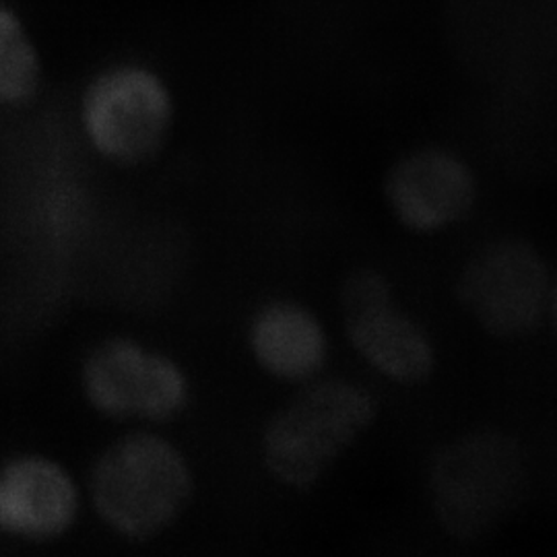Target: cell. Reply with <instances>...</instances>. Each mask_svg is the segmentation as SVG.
<instances>
[{
	"instance_id": "1",
	"label": "cell",
	"mask_w": 557,
	"mask_h": 557,
	"mask_svg": "<svg viewBox=\"0 0 557 557\" xmlns=\"http://www.w3.org/2000/svg\"><path fill=\"white\" fill-rule=\"evenodd\" d=\"M85 492L101 529L139 547L158 543L188 517L199 494V471L168 430L124 428L91 460Z\"/></svg>"
},
{
	"instance_id": "2",
	"label": "cell",
	"mask_w": 557,
	"mask_h": 557,
	"mask_svg": "<svg viewBox=\"0 0 557 557\" xmlns=\"http://www.w3.org/2000/svg\"><path fill=\"white\" fill-rule=\"evenodd\" d=\"M379 418V395L361 380L326 374L304 384L262 423L260 469L283 492H314Z\"/></svg>"
},
{
	"instance_id": "3",
	"label": "cell",
	"mask_w": 557,
	"mask_h": 557,
	"mask_svg": "<svg viewBox=\"0 0 557 557\" xmlns=\"http://www.w3.org/2000/svg\"><path fill=\"white\" fill-rule=\"evenodd\" d=\"M425 499L440 531L473 543L494 533L529 483L527 453L499 428H473L442 440L425 465Z\"/></svg>"
},
{
	"instance_id": "4",
	"label": "cell",
	"mask_w": 557,
	"mask_h": 557,
	"mask_svg": "<svg viewBox=\"0 0 557 557\" xmlns=\"http://www.w3.org/2000/svg\"><path fill=\"white\" fill-rule=\"evenodd\" d=\"M77 393L103 421L122 428H161L190 416L197 382L182 359L147 338L110 333L96 338L77 363Z\"/></svg>"
},
{
	"instance_id": "5",
	"label": "cell",
	"mask_w": 557,
	"mask_h": 557,
	"mask_svg": "<svg viewBox=\"0 0 557 557\" xmlns=\"http://www.w3.org/2000/svg\"><path fill=\"white\" fill-rule=\"evenodd\" d=\"M338 306L347 347L376 379L397 388H419L436 379L438 338L398 304L384 273L354 271L341 285Z\"/></svg>"
},
{
	"instance_id": "6",
	"label": "cell",
	"mask_w": 557,
	"mask_h": 557,
	"mask_svg": "<svg viewBox=\"0 0 557 557\" xmlns=\"http://www.w3.org/2000/svg\"><path fill=\"white\" fill-rule=\"evenodd\" d=\"M176 114L174 94L153 66L124 60L100 71L81 98V131L101 160L139 165L158 156Z\"/></svg>"
},
{
	"instance_id": "7",
	"label": "cell",
	"mask_w": 557,
	"mask_h": 557,
	"mask_svg": "<svg viewBox=\"0 0 557 557\" xmlns=\"http://www.w3.org/2000/svg\"><path fill=\"white\" fill-rule=\"evenodd\" d=\"M554 271L533 242L496 238L465 262L457 299L481 333L496 341L535 335L549 317Z\"/></svg>"
},
{
	"instance_id": "8",
	"label": "cell",
	"mask_w": 557,
	"mask_h": 557,
	"mask_svg": "<svg viewBox=\"0 0 557 557\" xmlns=\"http://www.w3.org/2000/svg\"><path fill=\"white\" fill-rule=\"evenodd\" d=\"M87 506L85 481L40 448L0 457V539L20 547H50L79 529Z\"/></svg>"
},
{
	"instance_id": "9",
	"label": "cell",
	"mask_w": 557,
	"mask_h": 557,
	"mask_svg": "<svg viewBox=\"0 0 557 557\" xmlns=\"http://www.w3.org/2000/svg\"><path fill=\"white\" fill-rule=\"evenodd\" d=\"M242 341L260 376L292 391L326 376L333 361L326 320L292 296L259 301L244 320Z\"/></svg>"
},
{
	"instance_id": "10",
	"label": "cell",
	"mask_w": 557,
	"mask_h": 557,
	"mask_svg": "<svg viewBox=\"0 0 557 557\" xmlns=\"http://www.w3.org/2000/svg\"><path fill=\"white\" fill-rule=\"evenodd\" d=\"M384 193L393 218L407 232L434 236L471 215L478 202V176L455 151L423 147L393 165Z\"/></svg>"
},
{
	"instance_id": "11",
	"label": "cell",
	"mask_w": 557,
	"mask_h": 557,
	"mask_svg": "<svg viewBox=\"0 0 557 557\" xmlns=\"http://www.w3.org/2000/svg\"><path fill=\"white\" fill-rule=\"evenodd\" d=\"M41 62L20 15L0 2V106H21L38 94Z\"/></svg>"
},
{
	"instance_id": "12",
	"label": "cell",
	"mask_w": 557,
	"mask_h": 557,
	"mask_svg": "<svg viewBox=\"0 0 557 557\" xmlns=\"http://www.w3.org/2000/svg\"><path fill=\"white\" fill-rule=\"evenodd\" d=\"M552 320V326L556 331L557 335V269L554 271V283H552V298H549V317Z\"/></svg>"
}]
</instances>
